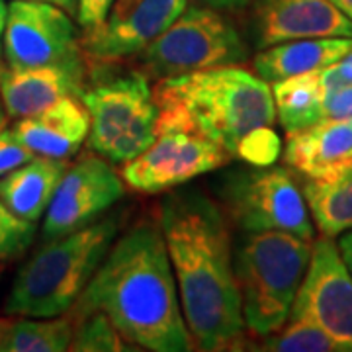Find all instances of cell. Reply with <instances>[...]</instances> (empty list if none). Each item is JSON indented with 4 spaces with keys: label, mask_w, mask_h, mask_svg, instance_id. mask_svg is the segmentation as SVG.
Wrapping results in <instances>:
<instances>
[{
    "label": "cell",
    "mask_w": 352,
    "mask_h": 352,
    "mask_svg": "<svg viewBox=\"0 0 352 352\" xmlns=\"http://www.w3.org/2000/svg\"><path fill=\"white\" fill-rule=\"evenodd\" d=\"M161 231L194 346L221 351L245 327L223 210L200 190L168 194Z\"/></svg>",
    "instance_id": "cell-1"
},
{
    "label": "cell",
    "mask_w": 352,
    "mask_h": 352,
    "mask_svg": "<svg viewBox=\"0 0 352 352\" xmlns=\"http://www.w3.org/2000/svg\"><path fill=\"white\" fill-rule=\"evenodd\" d=\"M98 309L120 337L153 352L194 346L161 226L141 221L116 237L73 311Z\"/></svg>",
    "instance_id": "cell-2"
},
{
    "label": "cell",
    "mask_w": 352,
    "mask_h": 352,
    "mask_svg": "<svg viewBox=\"0 0 352 352\" xmlns=\"http://www.w3.org/2000/svg\"><path fill=\"white\" fill-rule=\"evenodd\" d=\"M153 98L159 108L157 129H190L215 141L231 157L251 131L276 120L270 82L237 65L161 78Z\"/></svg>",
    "instance_id": "cell-3"
},
{
    "label": "cell",
    "mask_w": 352,
    "mask_h": 352,
    "mask_svg": "<svg viewBox=\"0 0 352 352\" xmlns=\"http://www.w3.org/2000/svg\"><path fill=\"white\" fill-rule=\"evenodd\" d=\"M118 231L120 217L108 215L59 239L43 243L16 272L4 314L57 317L71 311L106 258Z\"/></svg>",
    "instance_id": "cell-4"
},
{
    "label": "cell",
    "mask_w": 352,
    "mask_h": 352,
    "mask_svg": "<svg viewBox=\"0 0 352 352\" xmlns=\"http://www.w3.org/2000/svg\"><path fill=\"white\" fill-rule=\"evenodd\" d=\"M314 241L288 231H252L233 252L245 327L266 337L282 327L302 286Z\"/></svg>",
    "instance_id": "cell-5"
},
{
    "label": "cell",
    "mask_w": 352,
    "mask_h": 352,
    "mask_svg": "<svg viewBox=\"0 0 352 352\" xmlns=\"http://www.w3.org/2000/svg\"><path fill=\"white\" fill-rule=\"evenodd\" d=\"M90 120L88 147L112 164H124L157 138L159 108L149 78L141 71L96 80L82 90Z\"/></svg>",
    "instance_id": "cell-6"
},
{
    "label": "cell",
    "mask_w": 352,
    "mask_h": 352,
    "mask_svg": "<svg viewBox=\"0 0 352 352\" xmlns=\"http://www.w3.org/2000/svg\"><path fill=\"white\" fill-rule=\"evenodd\" d=\"M138 55L139 71L147 78L161 80L245 63L249 59V47L239 28L226 12L190 4Z\"/></svg>",
    "instance_id": "cell-7"
},
{
    "label": "cell",
    "mask_w": 352,
    "mask_h": 352,
    "mask_svg": "<svg viewBox=\"0 0 352 352\" xmlns=\"http://www.w3.org/2000/svg\"><path fill=\"white\" fill-rule=\"evenodd\" d=\"M226 214L243 233L288 231L314 241V221L302 188L284 166H239L219 184Z\"/></svg>",
    "instance_id": "cell-8"
},
{
    "label": "cell",
    "mask_w": 352,
    "mask_h": 352,
    "mask_svg": "<svg viewBox=\"0 0 352 352\" xmlns=\"http://www.w3.org/2000/svg\"><path fill=\"white\" fill-rule=\"evenodd\" d=\"M229 159L231 153L200 133L182 127H161L145 151L124 163L122 178L138 192L161 194L226 166Z\"/></svg>",
    "instance_id": "cell-9"
},
{
    "label": "cell",
    "mask_w": 352,
    "mask_h": 352,
    "mask_svg": "<svg viewBox=\"0 0 352 352\" xmlns=\"http://www.w3.org/2000/svg\"><path fill=\"white\" fill-rule=\"evenodd\" d=\"M288 319L314 323L337 342L340 352H352V276L331 237L314 241Z\"/></svg>",
    "instance_id": "cell-10"
},
{
    "label": "cell",
    "mask_w": 352,
    "mask_h": 352,
    "mask_svg": "<svg viewBox=\"0 0 352 352\" xmlns=\"http://www.w3.org/2000/svg\"><path fill=\"white\" fill-rule=\"evenodd\" d=\"M126 196V182L108 159L87 155L61 176L43 215L41 243H50L100 219Z\"/></svg>",
    "instance_id": "cell-11"
},
{
    "label": "cell",
    "mask_w": 352,
    "mask_h": 352,
    "mask_svg": "<svg viewBox=\"0 0 352 352\" xmlns=\"http://www.w3.org/2000/svg\"><path fill=\"white\" fill-rule=\"evenodd\" d=\"M8 67L61 65L80 57L75 22L63 8L39 0H12L2 36Z\"/></svg>",
    "instance_id": "cell-12"
},
{
    "label": "cell",
    "mask_w": 352,
    "mask_h": 352,
    "mask_svg": "<svg viewBox=\"0 0 352 352\" xmlns=\"http://www.w3.org/2000/svg\"><path fill=\"white\" fill-rule=\"evenodd\" d=\"M188 0H116L94 32L85 34L80 47L96 61H118L138 55L157 39L180 14Z\"/></svg>",
    "instance_id": "cell-13"
},
{
    "label": "cell",
    "mask_w": 352,
    "mask_h": 352,
    "mask_svg": "<svg viewBox=\"0 0 352 352\" xmlns=\"http://www.w3.org/2000/svg\"><path fill=\"white\" fill-rule=\"evenodd\" d=\"M252 43L266 50L307 38H352V20L329 0H254Z\"/></svg>",
    "instance_id": "cell-14"
},
{
    "label": "cell",
    "mask_w": 352,
    "mask_h": 352,
    "mask_svg": "<svg viewBox=\"0 0 352 352\" xmlns=\"http://www.w3.org/2000/svg\"><path fill=\"white\" fill-rule=\"evenodd\" d=\"M87 69L82 57L61 65L12 69L0 65V102L8 118L20 120L45 110L63 96L80 98Z\"/></svg>",
    "instance_id": "cell-15"
},
{
    "label": "cell",
    "mask_w": 352,
    "mask_h": 352,
    "mask_svg": "<svg viewBox=\"0 0 352 352\" xmlns=\"http://www.w3.org/2000/svg\"><path fill=\"white\" fill-rule=\"evenodd\" d=\"M284 161L314 180L342 175L352 168V120H325L288 133Z\"/></svg>",
    "instance_id": "cell-16"
},
{
    "label": "cell",
    "mask_w": 352,
    "mask_h": 352,
    "mask_svg": "<svg viewBox=\"0 0 352 352\" xmlns=\"http://www.w3.org/2000/svg\"><path fill=\"white\" fill-rule=\"evenodd\" d=\"M88 129L87 108L76 96H63L41 112L16 120L12 126L16 138L30 151L51 159L73 157L88 139Z\"/></svg>",
    "instance_id": "cell-17"
},
{
    "label": "cell",
    "mask_w": 352,
    "mask_h": 352,
    "mask_svg": "<svg viewBox=\"0 0 352 352\" xmlns=\"http://www.w3.org/2000/svg\"><path fill=\"white\" fill-rule=\"evenodd\" d=\"M352 51V38H307L284 41L256 53L252 69L266 82L303 75L337 63Z\"/></svg>",
    "instance_id": "cell-18"
},
{
    "label": "cell",
    "mask_w": 352,
    "mask_h": 352,
    "mask_svg": "<svg viewBox=\"0 0 352 352\" xmlns=\"http://www.w3.org/2000/svg\"><path fill=\"white\" fill-rule=\"evenodd\" d=\"M69 168L67 159L36 155L32 161L0 176V198L18 217L38 223L45 215L57 184Z\"/></svg>",
    "instance_id": "cell-19"
},
{
    "label": "cell",
    "mask_w": 352,
    "mask_h": 352,
    "mask_svg": "<svg viewBox=\"0 0 352 352\" xmlns=\"http://www.w3.org/2000/svg\"><path fill=\"white\" fill-rule=\"evenodd\" d=\"M71 339V317H0V352H63Z\"/></svg>",
    "instance_id": "cell-20"
},
{
    "label": "cell",
    "mask_w": 352,
    "mask_h": 352,
    "mask_svg": "<svg viewBox=\"0 0 352 352\" xmlns=\"http://www.w3.org/2000/svg\"><path fill=\"white\" fill-rule=\"evenodd\" d=\"M311 221L323 237L352 229V168L329 180L307 178L302 186Z\"/></svg>",
    "instance_id": "cell-21"
},
{
    "label": "cell",
    "mask_w": 352,
    "mask_h": 352,
    "mask_svg": "<svg viewBox=\"0 0 352 352\" xmlns=\"http://www.w3.org/2000/svg\"><path fill=\"white\" fill-rule=\"evenodd\" d=\"M276 118L286 133H296L321 122V102L327 90L323 88L317 69L272 82Z\"/></svg>",
    "instance_id": "cell-22"
},
{
    "label": "cell",
    "mask_w": 352,
    "mask_h": 352,
    "mask_svg": "<svg viewBox=\"0 0 352 352\" xmlns=\"http://www.w3.org/2000/svg\"><path fill=\"white\" fill-rule=\"evenodd\" d=\"M73 319V339L69 351L75 352H113L124 351V339L116 331L108 315L98 309L75 311Z\"/></svg>",
    "instance_id": "cell-23"
},
{
    "label": "cell",
    "mask_w": 352,
    "mask_h": 352,
    "mask_svg": "<svg viewBox=\"0 0 352 352\" xmlns=\"http://www.w3.org/2000/svg\"><path fill=\"white\" fill-rule=\"evenodd\" d=\"M261 349L274 352H340L327 333L303 319H288L278 331L264 337Z\"/></svg>",
    "instance_id": "cell-24"
},
{
    "label": "cell",
    "mask_w": 352,
    "mask_h": 352,
    "mask_svg": "<svg viewBox=\"0 0 352 352\" xmlns=\"http://www.w3.org/2000/svg\"><path fill=\"white\" fill-rule=\"evenodd\" d=\"M36 233V223L18 217L0 198V263L20 258L32 247Z\"/></svg>",
    "instance_id": "cell-25"
},
{
    "label": "cell",
    "mask_w": 352,
    "mask_h": 352,
    "mask_svg": "<svg viewBox=\"0 0 352 352\" xmlns=\"http://www.w3.org/2000/svg\"><path fill=\"white\" fill-rule=\"evenodd\" d=\"M278 153H280V139L274 133L272 126H268L254 129L243 139L235 151V157L245 159L249 164L266 166L276 161Z\"/></svg>",
    "instance_id": "cell-26"
},
{
    "label": "cell",
    "mask_w": 352,
    "mask_h": 352,
    "mask_svg": "<svg viewBox=\"0 0 352 352\" xmlns=\"http://www.w3.org/2000/svg\"><path fill=\"white\" fill-rule=\"evenodd\" d=\"M36 155L16 138L12 127L0 129V176L8 175L10 170L32 161Z\"/></svg>",
    "instance_id": "cell-27"
},
{
    "label": "cell",
    "mask_w": 352,
    "mask_h": 352,
    "mask_svg": "<svg viewBox=\"0 0 352 352\" xmlns=\"http://www.w3.org/2000/svg\"><path fill=\"white\" fill-rule=\"evenodd\" d=\"M116 0H78L76 2V22L82 30V36L94 32L106 20Z\"/></svg>",
    "instance_id": "cell-28"
},
{
    "label": "cell",
    "mask_w": 352,
    "mask_h": 352,
    "mask_svg": "<svg viewBox=\"0 0 352 352\" xmlns=\"http://www.w3.org/2000/svg\"><path fill=\"white\" fill-rule=\"evenodd\" d=\"M188 2L196 6H204V8L219 10V12H241L252 6L254 0H188Z\"/></svg>",
    "instance_id": "cell-29"
},
{
    "label": "cell",
    "mask_w": 352,
    "mask_h": 352,
    "mask_svg": "<svg viewBox=\"0 0 352 352\" xmlns=\"http://www.w3.org/2000/svg\"><path fill=\"white\" fill-rule=\"evenodd\" d=\"M337 247H339V254H340V258H342V263H344L346 270L351 272V276H352V229L344 231V233H340Z\"/></svg>",
    "instance_id": "cell-30"
},
{
    "label": "cell",
    "mask_w": 352,
    "mask_h": 352,
    "mask_svg": "<svg viewBox=\"0 0 352 352\" xmlns=\"http://www.w3.org/2000/svg\"><path fill=\"white\" fill-rule=\"evenodd\" d=\"M39 2H50V4H55V6L63 8L65 12L75 14L76 12V2H78V0H39Z\"/></svg>",
    "instance_id": "cell-31"
},
{
    "label": "cell",
    "mask_w": 352,
    "mask_h": 352,
    "mask_svg": "<svg viewBox=\"0 0 352 352\" xmlns=\"http://www.w3.org/2000/svg\"><path fill=\"white\" fill-rule=\"evenodd\" d=\"M6 18H8V6L4 4V0H0V55H2V36L6 28Z\"/></svg>",
    "instance_id": "cell-32"
},
{
    "label": "cell",
    "mask_w": 352,
    "mask_h": 352,
    "mask_svg": "<svg viewBox=\"0 0 352 352\" xmlns=\"http://www.w3.org/2000/svg\"><path fill=\"white\" fill-rule=\"evenodd\" d=\"M329 2H333L340 12L344 14V16H349L352 20V0H329Z\"/></svg>",
    "instance_id": "cell-33"
},
{
    "label": "cell",
    "mask_w": 352,
    "mask_h": 352,
    "mask_svg": "<svg viewBox=\"0 0 352 352\" xmlns=\"http://www.w3.org/2000/svg\"><path fill=\"white\" fill-rule=\"evenodd\" d=\"M6 120H8V116L4 112V108H2V102H0V129L6 126Z\"/></svg>",
    "instance_id": "cell-34"
},
{
    "label": "cell",
    "mask_w": 352,
    "mask_h": 352,
    "mask_svg": "<svg viewBox=\"0 0 352 352\" xmlns=\"http://www.w3.org/2000/svg\"><path fill=\"white\" fill-rule=\"evenodd\" d=\"M344 59H346V61H349V63L352 65V51H351V53H349V55H346V57H344Z\"/></svg>",
    "instance_id": "cell-35"
},
{
    "label": "cell",
    "mask_w": 352,
    "mask_h": 352,
    "mask_svg": "<svg viewBox=\"0 0 352 352\" xmlns=\"http://www.w3.org/2000/svg\"><path fill=\"white\" fill-rule=\"evenodd\" d=\"M0 272H2V266H0Z\"/></svg>",
    "instance_id": "cell-36"
}]
</instances>
